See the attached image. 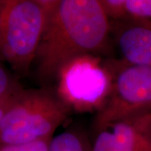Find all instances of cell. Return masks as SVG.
Instances as JSON below:
<instances>
[{
  "mask_svg": "<svg viewBox=\"0 0 151 151\" xmlns=\"http://www.w3.org/2000/svg\"><path fill=\"white\" fill-rule=\"evenodd\" d=\"M111 21L100 0H47V18L36 55L42 81L56 79L68 62L106 51Z\"/></svg>",
  "mask_w": 151,
  "mask_h": 151,
  "instance_id": "6da1fadb",
  "label": "cell"
},
{
  "mask_svg": "<svg viewBox=\"0 0 151 151\" xmlns=\"http://www.w3.org/2000/svg\"><path fill=\"white\" fill-rule=\"evenodd\" d=\"M70 112L56 92L22 88L0 123V145L52 139Z\"/></svg>",
  "mask_w": 151,
  "mask_h": 151,
  "instance_id": "7a4b0ae2",
  "label": "cell"
},
{
  "mask_svg": "<svg viewBox=\"0 0 151 151\" xmlns=\"http://www.w3.org/2000/svg\"><path fill=\"white\" fill-rule=\"evenodd\" d=\"M47 18V0L0 1V55L19 75L35 61Z\"/></svg>",
  "mask_w": 151,
  "mask_h": 151,
  "instance_id": "3957f363",
  "label": "cell"
},
{
  "mask_svg": "<svg viewBox=\"0 0 151 151\" xmlns=\"http://www.w3.org/2000/svg\"><path fill=\"white\" fill-rule=\"evenodd\" d=\"M106 64L112 83L108 97L95 116L94 132L112 123L151 114V67L122 60Z\"/></svg>",
  "mask_w": 151,
  "mask_h": 151,
  "instance_id": "277c9868",
  "label": "cell"
},
{
  "mask_svg": "<svg viewBox=\"0 0 151 151\" xmlns=\"http://www.w3.org/2000/svg\"><path fill=\"white\" fill-rule=\"evenodd\" d=\"M100 56L83 55L60 70L56 93L70 108L83 113L98 111L110 92L112 76Z\"/></svg>",
  "mask_w": 151,
  "mask_h": 151,
  "instance_id": "5b68a950",
  "label": "cell"
},
{
  "mask_svg": "<svg viewBox=\"0 0 151 151\" xmlns=\"http://www.w3.org/2000/svg\"><path fill=\"white\" fill-rule=\"evenodd\" d=\"M151 114L109 124L95 131L91 151H151Z\"/></svg>",
  "mask_w": 151,
  "mask_h": 151,
  "instance_id": "8992f818",
  "label": "cell"
},
{
  "mask_svg": "<svg viewBox=\"0 0 151 151\" xmlns=\"http://www.w3.org/2000/svg\"><path fill=\"white\" fill-rule=\"evenodd\" d=\"M111 35L122 60L151 67V20L124 19L111 22Z\"/></svg>",
  "mask_w": 151,
  "mask_h": 151,
  "instance_id": "52a82bcc",
  "label": "cell"
},
{
  "mask_svg": "<svg viewBox=\"0 0 151 151\" xmlns=\"http://www.w3.org/2000/svg\"><path fill=\"white\" fill-rule=\"evenodd\" d=\"M109 19L151 20V0H100Z\"/></svg>",
  "mask_w": 151,
  "mask_h": 151,
  "instance_id": "ba28073f",
  "label": "cell"
},
{
  "mask_svg": "<svg viewBox=\"0 0 151 151\" xmlns=\"http://www.w3.org/2000/svg\"><path fill=\"white\" fill-rule=\"evenodd\" d=\"M92 144L80 131L68 129L52 137L48 151H91Z\"/></svg>",
  "mask_w": 151,
  "mask_h": 151,
  "instance_id": "9c48e42d",
  "label": "cell"
},
{
  "mask_svg": "<svg viewBox=\"0 0 151 151\" xmlns=\"http://www.w3.org/2000/svg\"><path fill=\"white\" fill-rule=\"evenodd\" d=\"M50 139H43L24 145H0V151H48Z\"/></svg>",
  "mask_w": 151,
  "mask_h": 151,
  "instance_id": "30bf717a",
  "label": "cell"
},
{
  "mask_svg": "<svg viewBox=\"0 0 151 151\" xmlns=\"http://www.w3.org/2000/svg\"><path fill=\"white\" fill-rule=\"evenodd\" d=\"M22 88L0 63V95L14 92Z\"/></svg>",
  "mask_w": 151,
  "mask_h": 151,
  "instance_id": "8fae6325",
  "label": "cell"
},
{
  "mask_svg": "<svg viewBox=\"0 0 151 151\" xmlns=\"http://www.w3.org/2000/svg\"><path fill=\"white\" fill-rule=\"evenodd\" d=\"M22 88H20V89L16 90V91L0 95V123H1V121H2L6 112L8 111V109L12 105L14 98L16 97L17 93Z\"/></svg>",
  "mask_w": 151,
  "mask_h": 151,
  "instance_id": "7c38bea8",
  "label": "cell"
},
{
  "mask_svg": "<svg viewBox=\"0 0 151 151\" xmlns=\"http://www.w3.org/2000/svg\"><path fill=\"white\" fill-rule=\"evenodd\" d=\"M149 139H150V143L151 147V120L150 123V126H149Z\"/></svg>",
  "mask_w": 151,
  "mask_h": 151,
  "instance_id": "4fadbf2b",
  "label": "cell"
}]
</instances>
